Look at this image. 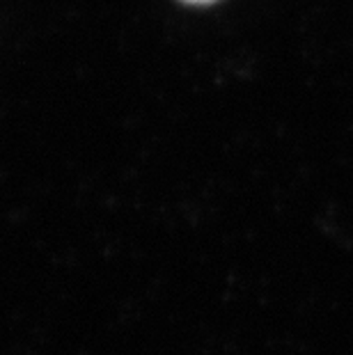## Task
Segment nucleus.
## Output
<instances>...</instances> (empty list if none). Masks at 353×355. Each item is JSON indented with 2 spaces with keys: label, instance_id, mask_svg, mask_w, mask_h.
Wrapping results in <instances>:
<instances>
[{
  "label": "nucleus",
  "instance_id": "f257e3e1",
  "mask_svg": "<svg viewBox=\"0 0 353 355\" xmlns=\"http://www.w3.org/2000/svg\"><path fill=\"white\" fill-rule=\"evenodd\" d=\"M184 3H191V5H209V3H216V0H184Z\"/></svg>",
  "mask_w": 353,
  "mask_h": 355
}]
</instances>
